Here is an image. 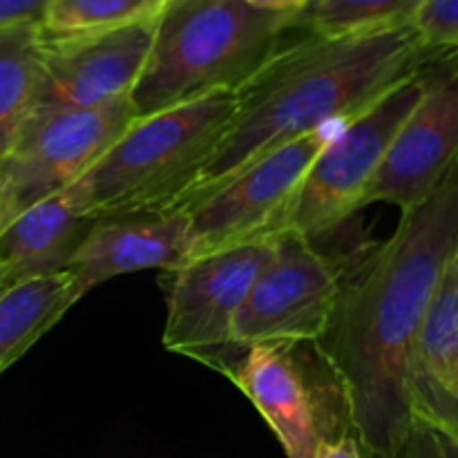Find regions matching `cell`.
Instances as JSON below:
<instances>
[{
	"label": "cell",
	"instance_id": "1",
	"mask_svg": "<svg viewBox=\"0 0 458 458\" xmlns=\"http://www.w3.org/2000/svg\"><path fill=\"white\" fill-rule=\"evenodd\" d=\"M458 249V165L343 284L316 343L367 458H389L414 419L416 335L447 259Z\"/></svg>",
	"mask_w": 458,
	"mask_h": 458
},
{
	"label": "cell",
	"instance_id": "2",
	"mask_svg": "<svg viewBox=\"0 0 458 458\" xmlns=\"http://www.w3.org/2000/svg\"><path fill=\"white\" fill-rule=\"evenodd\" d=\"M300 30L291 34V27L237 89L231 125L182 208L213 195L267 152L358 116L437 54L411 22L335 36Z\"/></svg>",
	"mask_w": 458,
	"mask_h": 458
},
{
	"label": "cell",
	"instance_id": "3",
	"mask_svg": "<svg viewBox=\"0 0 458 458\" xmlns=\"http://www.w3.org/2000/svg\"><path fill=\"white\" fill-rule=\"evenodd\" d=\"M235 110L237 92H213L134 119L63 195L94 222L179 210Z\"/></svg>",
	"mask_w": 458,
	"mask_h": 458
},
{
	"label": "cell",
	"instance_id": "4",
	"mask_svg": "<svg viewBox=\"0 0 458 458\" xmlns=\"http://www.w3.org/2000/svg\"><path fill=\"white\" fill-rule=\"evenodd\" d=\"M295 18L259 12L244 0H168L130 94L134 119L206 94L237 92L276 52Z\"/></svg>",
	"mask_w": 458,
	"mask_h": 458
},
{
	"label": "cell",
	"instance_id": "5",
	"mask_svg": "<svg viewBox=\"0 0 458 458\" xmlns=\"http://www.w3.org/2000/svg\"><path fill=\"white\" fill-rule=\"evenodd\" d=\"M429 61L394 85L374 106L338 125L309 168L284 233L316 242L365 208L367 192L398 128L428 89Z\"/></svg>",
	"mask_w": 458,
	"mask_h": 458
},
{
	"label": "cell",
	"instance_id": "6",
	"mask_svg": "<svg viewBox=\"0 0 458 458\" xmlns=\"http://www.w3.org/2000/svg\"><path fill=\"white\" fill-rule=\"evenodd\" d=\"M276 240L213 250L165 273L168 318L164 347L231 378L244 352L233 325L259 273L276 253Z\"/></svg>",
	"mask_w": 458,
	"mask_h": 458
},
{
	"label": "cell",
	"instance_id": "7",
	"mask_svg": "<svg viewBox=\"0 0 458 458\" xmlns=\"http://www.w3.org/2000/svg\"><path fill=\"white\" fill-rule=\"evenodd\" d=\"M132 121L130 98L97 110L31 114L0 159V231L79 182Z\"/></svg>",
	"mask_w": 458,
	"mask_h": 458
},
{
	"label": "cell",
	"instance_id": "8",
	"mask_svg": "<svg viewBox=\"0 0 458 458\" xmlns=\"http://www.w3.org/2000/svg\"><path fill=\"white\" fill-rule=\"evenodd\" d=\"M335 130H316L267 152L213 195L182 208L191 219L192 258L280 237L309 168Z\"/></svg>",
	"mask_w": 458,
	"mask_h": 458
},
{
	"label": "cell",
	"instance_id": "9",
	"mask_svg": "<svg viewBox=\"0 0 458 458\" xmlns=\"http://www.w3.org/2000/svg\"><path fill=\"white\" fill-rule=\"evenodd\" d=\"M343 277L311 240L282 233L233 325L237 349L318 343L329 329Z\"/></svg>",
	"mask_w": 458,
	"mask_h": 458
},
{
	"label": "cell",
	"instance_id": "10",
	"mask_svg": "<svg viewBox=\"0 0 458 458\" xmlns=\"http://www.w3.org/2000/svg\"><path fill=\"white\" fill-rule=\"evenodd\" d=\"M458 165V49L434 54L419 106L398 128L365 206L385 201L401 213L423 204Z\"/></svg>",
	"mask_w": 458,
	"mask_h": 458
},
{
	"label": "cell",
	"instance_id": "11",
	"mask_svg": "<svg viewBox=\"0 0 458 458\" xmlns=\"http://www.w3.org/2000/svg\"><path fill=\"white\" fill-rule=\"evenodd\" d=\"M157 18L101 34L43 36V67L31 114L97 110L130 98L146 67Z\"/></svg>",
	"mask_w": 458,
	"mask_h": 458
},
{
	"label": "cell",
	"instance_id": "12",
	"mask_svg": "<svg viewBox=\"0 0 458 458\" xmlns=\"http://www.w3.org/2000/svg\"><path fill=\"white\" fill-rule=\"evenodd\" d=\"M298 344H253L237 362L231 380L262 414L284 447L286 458H313L322 438L335 437L352 425L347 419H334L318 401L302 362L295 356Z\"/></svg>",
	"mask_w": 458,
	"mask_h": 458
},
{
	"label": "cell",
	"instance_id": "13",
	"mask_svg": "<svg viewBox=\"0 0 458 458\" xmlns=\"http://www.w3.org/2000/svg\"><path fill=\"white\" fill-rule=\"evenodd\" d=\"M192 259L191 219L183 210L98 219L70 268L76 293L137 271L170 273Z\"/></svg>",
	"mask_w": 458,
	"mask_h": 458
},
{
	"label": "cell",
	"instance_id": "14",
	"mask_svg": "<svg viewBox=\"0 0 458 458\" xmlns=\"http://www.w3.org/2000/svg\"><path fill=\"white\" fill-rule=\"evenodd\" d=\"M414 419L458 425V249L441 273L411 358Z\"/></svg>",
	"mask_w": 458,
	"mask_h": 458
},
{
	"label": "cell",
	"instance_id": "15",
	"mask_svg": "<svg viewBox=\"0 0 458 458\" xmlns=\"http://www.w3.org/2000/svg\"><path fill=\"white\" fill-rule=\"evenodd\" d=\"M94 224L63 192L49 197L0 231V268L12 284L67 271Z\"/></svg>",
	"mask_w": 458,
	"mask_h": 458
},
{
	"label": "cell",
	"instance_id": "16",
	"mask_svg": "<svg viewBox=\"0 0 458 458\" xmlns=\"http://www.w3.org/2000/svg\"><path fill=\"white\" fill-rule=\"evenodd\" d=\"M79 300L70 271L18 282L0 293V376Z\"/></svg>",
	"mask_w": 458,
	"mask_h": 458
},
{
	"label": "cell",
	"instance_id": "17",
	"mask_svg": "<svg viewBox=\"0 0 458 458\" xmlns=\"http://www.w3.org/2000/svg\"><path fill=\"white\" fill-rule=\"evenodd\" d=\"M40 25L0 30V159L34 112L43 67Z\"/></svg>",
	"mask_w": 458,
	"mask_h": 458
},
{
	"label": "cell",
	"instance_id": "18",
	"mask_svg": "<svg viewBox=\"0 0 458 458\" xmlns=\"http://www.w3.org/2000/svg\"><path fill=\"white\" fill-rule=\"evenodd\" d=\"M168 0H49L40 31L47 38H70L121 30L152 21Z\"/></svg>",
	"mask_w": 458,
	"mask_h": 458
},
{
	"label": "cell",
	"instance_id": "19",
	"mask_svg": "<svg viewBox=\"0 0 458 458\" xmlns=\"http://www.w3.org/2000/svg\"><path fill=\"white\" fill-rule=\"evenodd\" d=\"M419 4L420 0H311L295 22L316 34H356L411 22Z\"/></svg>",
	"mask_w": 458,
	"mask_h": 458
},
{
	"label": "cell",
	"instance_id": "20",
	"mask_svg": "<svg viewBox=\"0 0 458 458\" xmlns=\"http://www.w3.org/2000/svg\"><path fill=\"white\" fill-rule=\"evenodd\" d=\"M389 458H458V425L416 416Z\"/></svg>",
	"mask_w": 458,
	"mask_h": 458
},
{
	"label": "cell",
	"instance_id": "21",
	"mask_svg": "<svg viewBox=\"0 0 458 458\" xmlns=\"http://www.w3.org/2000/svg\"><path fill=\"white\" fill-rule=\"evenodd\" d=\"M411 25L432 52L458 49V0H420Z\"/></svg>",
	"mask_w": 458,
	"mask_h": 458
},
{
	"label": "cell",
	"instance_id": "22",
	"mask_svg": "<svg viewBox=\"0 0 458 458\" xmlns=\"http://www.w3.org/2000/svg\"><path fill=\"white\" fill-rule=\"evenodd\" d=\"M49 0H0V30L18 25H38Z\"/></svg>",
	"mask_w": 458,
	"mask_h": 458
},
{
	"label": "cell",
	"instance_id": "23",
	"mask_svg": "<svg viewBox=\"0 0 458 458\" xmlns=\"http://www.w3.org/2000/svg\"><path fill=\"white\" fill-rule=\"evenodd\" d=\"M313 458H367V454L353 429H347L335 437L322 438Z\"/></svg>",
	"mask_w": 458,
	"mask_h": 458
},
{
	"label": "cell",
	"instance_id": "24",
	"mask_svg": "<svg viewBox=\"0 0 458 458\" xmlns=\"http://www.w3.org/2000/svg\"><path fill=\"white\" fill-rule=\"evenodd\" d=\"M250 7L259 9V12L271 13H284V16H300L304 9L309 7L311 0H244Z\"/></svg>",
	"mask_w": 458,
	"mask_h": 458
},
{
	"label": "cell",
	"instance_id": "25",
	"mask_svg": "<svg viewBox=\"0 0 458 458\" xmlns=\"http://www.w3.org/2000/svg\"><path fill=\"white\" fill-rule=\"evenodd\" d=\"M9 286H13V284H12V282H9V277L4 276L3 268H0V293H4V291H7Z\"/></svg>",
	"mask_w": 458,
	"mask_h": 458
}]
</instances>
